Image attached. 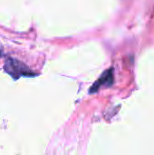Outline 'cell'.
<instances>
[{
  "instance_id": "7a4b0ae2",
  "label": "cell",
  "mask_w": 154,
  "mask_h": 155,
  "mask_svg": "<svg viewBox=\"0 0 154 155\" xmlns=\"http://www.w3.org/2000/svg\"><path fill=\"white\" fill-rule=\"evenodd\" d=\"M113 70L109 69L105 71L102 76L93 84V86L90 89V93H95L100 90V88L103 86H109L113 84Z\"/></svg>"
},
{
  "instance_id": "3957f363",
  "label": "cell",
  "mask_w": 154,
  "mask_h": 155,
  "mask_svg": "<svg viewBox=\"0 0 154 155\" xmlns=\"http://www.w3.org/2000/svg\"><path fill=\"white\" fill-rule=\"evenodd\" d=\"M1 55H2V49L0 48V56H1Z\"/></svg>"
},
{
  "instance_id": "6da1fadb",
  "label": "cell",
  "mask_w": 154,
  "mask_h": 155,
  "mask_svg": "<svg viewBox=\"0 0 154 155\" xmlns=\"http://www.w3.org/2000/svg\"><path fill=\"white\" fill-rule=\"evenodd\" d=\"M5 71L11 75L14 79H18L22 76H34L35 74L33 73L29 67H27L24 63L13 59L8 58L6 59L5 65H4Z\"/></svg>"
}]
</instances>
